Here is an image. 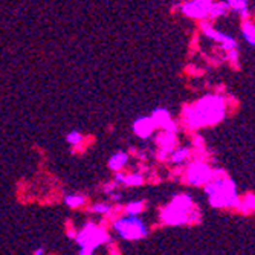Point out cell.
<instances>
[{"instance_id":"obj_30","label":"cell","mask_w":255,"mask_h":255,"mask_svg":"<svg viewBox=\"0 0 255 255\" xmlns=\"http://www.w3.org/2000/svg\"><path fill=\"white\" fill-rule=\"evenodd\" d=\"M205 2H214V0H205Z\"/></svg>"},{"instance_id":"obj_10","label":"cell","mask_w":255,"mask_h":255,"mask_svg":"<svg viewBox=\"0 0 255 255\" xmlns=\"http://www.w3.org/2000/svg\"><path fill=\"white\" fill-rule=\"evenodd\" d=\"M133 133L141 138V139H148L156 130V124L155 121L151 119V116H139L133 121Z\"/></svg>"},{"instance_id":"obj_15","label":"cell","mask_w":255,"mask_h":255,"mask_svg":"<svg viewBox=\"0 0 255 255\" xmlns=\"http://www.w3.org/2000/svg\"><path fill=\"white\" fill-rule=\"evenodd\" d=\"M229 11L237 13L241 18H248L249 16V5L248 0H225Z\"/></svg>"},{"instance_id":"obj_23","label":"cell","mask_w":255,"mask_h":255,"mask_svg":"<svg viewBox=\"0 0 255 255\" xmlns=\"http://www.w3.org/2000/svg\"><path fill=\"white\" fill-rule=\"evenodd\" d=\"M112 205H109V203H104V202H101V203H95L94 207H92V211L96 212V214H110L112 212Z\"/></svg>"},{"instance_id":"obj_11","label":"cell","mask_w":255,"mask_h":255,"mask_svg":"<svg viewBox=\"0 0 255 255\" xmlns=\"http://www.w3.org/2000/svg\"><path fill=\"white\" fill-rule=\"evenodd\" d=\"M115 182L118 185H124V187H141L144 185L145 177L144 175H141V173H130V175H126V173L116 171L115 175Z\"/></svg>"},{"instance_id":"obj_22","label":"cell","mask_w":255,"mask_h":255,"mask_svg":"<svg viewBox=\"0 0 255 255\" xmlns=\"http://www.w3.org/2000/svg\"><path fill=\"white\" fill-rule=\"evenodd\" d=\"M191 145H192V151L196 153H203L207 148V144H205V139H203L200 135H194V138H192L191 141Z\"/></svg>"},{"instance_id":"obj_26","label":"cell","mask_w":255,"mask_h":255,"mask_svg":"<svg viewBox=\"0 0 255 255\" xmlns=\"http://www.w3.org/2000/svg\"><path fill=\"white\" fill-rule=\"evenodd\" d=\"M116 187H119L118 185V183L113 180V182H112V183H106V187H104V192H106V194H112V192H113L115 190H116Z\"/></svg>"},{"instance_id":"obj_4","label":"cell","mask_w":255,"mask_h":255,"mask_svg":"<svg viewBox=\"0 0 255 255\" xmlns=\"http://www.w3.org/2000/svg\"><path fill=\"white\" fill-rule=\"evenodd\" d=\"M112 226H113V231L122 240H127V241L141 240V239L147 237V234H148V228L144 223V220H141L138 216H133V214H127L124 217H118Z\"/></svg>"},{"instance_id":"obj_27","label":"cell","mask_w":255,"mask_h":255,"mask_svg":"<svg viewBox=\"0 0 255 255\" xmlns=\"http://www.w3.org/2000/svg\"><path fill=\"white\" fill-rule=\"evenodd\" d=\"M95 251L94 249H89V248H81L80 249V255H92Z\"/></svg>"},{"instance_id":"obj_12","label":"cell","mask_w":255,"mask_h":255,"mask_svg":"<svg viewBox=\"0 0 255 255\" xmlns=\"http://www.w3.org/2000/svg\"><path fill=\"white\" fill-rule=\"evenodd\" d=\"M156 145L160 150H165L171 153L177 147V133H173V131L167 130H160V133L156 136Z\"/></svg>"},{"instance_id":"obj_6","label":"cell","mask_w":255,"mask_h":255,"mask_svg":"<svg viewBox=\"0 0 255 255\" xmlns=\"http://www.w3.org/2000/svg\"><path fill=\"white\" fill-rule=\"evenodd\" d=\"M214 177V168L208 162L202 159H194L187 164L183 171V180L191 187H203Z\"/></svg>"},{"instance_id":"obj_24","label":"cell","mask_w":255,"mask_h":255,"mask_svg":"<svg viewBox=\"0 0 255 255\" xmlns=\"http://www.w3.org/2000/svg\"><path fill=\"white\" fill-rule=\"evenodd\" d=\"M226 60L232 66H239V49H231V50H226Z\"/></svg>"},{"instance_id":"obj_28","label":"cell","mask_w":255,"mask_h":255,"mask_svg":"<svg viewBox=\"0 0 255 255\" xmlns=\"http://www.w3.org/2000/svg\"><path fill=\"white\" fill-rule=\"evenodd\" d=\"M121 197H122V196L119 194V192H115V191H113V192H112V194H110V199H112V200H119Z\"/></svg>"},{"instance_id":"obj_18","label":"cell","mask_w":255,"mask_h":255,"mask_svg":"<svg viewBox=\"0 0 255 255\" xmlns=\"http://www.w3.org/2000/svg\"><path fill=\"white\" fill-rule=\"evenodd\" d=\"M228 11H229V8H228L226 2H212L211 8H209L208 18H219L222 16H225Z\"/></svg>"},{"instance_id":"obj_8","label":"cell","mask_w":255,"mask_h":255,"mask_svg":"<svg viewBox=\"0 0 255 255\" xmlns=\"http://www.w3.org/2000/svg\"><path fill=\"white\" fill-rule=\"evenodd\" d=\"M211 3L212 2H205V0H188V2L182 3L179 9L185 17L203 20V18H208Z\"/></svg>"},{"instance_id":"obj_7","label":"cell","mask_w":255,"mask_h":255,"mask_svg":"<svg viewBox=\"0 0 255 255\" xmlns=\"http://www.w3.org/2000/svg\"><path fill=\"white\" fill-rule=\"evenodd\" d=\"M200 29L202 32L205 37H208L209 40H212V42H216L220 45V48L225 50H231V49H237V42L234 40V37L222 32V31H217L216 28H214L209 22H207V18L200 20Z\"/></svg>"},{"instance_id":"obj_19","label":"cell","mask_w":255,"mask_h":255,"mask_svg":"<svg viewBox=\"0 0 255 255\" xmlns=\"http://www.w3.org/2000/svg\"><path fill=\"white\" fill-rule=\"evenodd\" d=\"M64 203L69 208H81L86 205V197L81 194H67L64 196Z\"/></svg>"},{"instance_id":"obj_25","label":"cell","mask_w":255,"mask_h":255,"mask_svg":"<svg viewBox=\"0 0 255 255\" xmlns=\"http://www.w3.org/2000/svg\"><path fill=\"white\" fill-rule=\"evenodd\" d=\"M168 158H170V153H168V151L158 148V151H156V159H158V160H160V162H168Z\"/></svg>"},{"instance_id":"obj_21","label":"cell","mask_w":255,"mask_h":255,"mask_svg":"<svg viewBox=\"0 0 255 255\" xmlns=\"http://www.w3.org/2000/svg\"><path fill=\"white\" fill-rule=\"evenodd\" d=\"M66 141H67V144H70L72 147H77V145H80L81 142L84 141V136L81 135L80 131L72 130V131H69V133L66 135Z\"/></svg>"},{"instance_id":"obj_16","label":"cell","mask_w":255,"mask_h":255,"mask_svg":"<svg viewBox=\"0 0 255 255\" xmlns=\"http://www.w3.org/2000/svg\"><path fill=\"white\" fill-rule=\"evenodd\" d=\"M237 211L241 214H251L255 212V192H248L243 197H240V203Z\"/></svg>"},{"instance_id":"obj_13","label":"cell","mask_w":255,"mask_h":255,"mask_svg":"<svg viewBox=\"0 0 255 255\" xmlns=\"http://www.w3.org/2000/svg\"><path fill=\"white\" fill-rule=\"evenodd\" d=\"M191 155H192V150L190 147H176L170 153L168 164L176 167H183L190 160Z\"/></svg>"},{"instance_id":"obj_2","label":"cell","mask_w":255,"mask_h":255,"mask_svg":"<svg viewBox=\"0 0 255 255\" xmlns=\"http://www.w3.org/2000/svg\"><path fill=\"white\" fill-rule=\"evenodd\" d=\"M209 205L217 209H237L240 196L237 185L225 170L214 168V177L203 185Z\"/></svg>"},{"instance_id":"obj_14","label":"cell","mask_w":255,"mask_h":255,"mask_svg":"<svg viewBox=\"0 0 255 255\" xmlns=\"http://www.w3.org/2000/svg\"><path fill=\"white\" fill-rule=\"evenodd\" d=\"M127 162H128V155L126 151H116L113 153L110 158H109V162H107V167L109 170L112 171H121L122 168H124L127 165Z\"/></svg>"},{"instance_id":"obj_1","label":"cell","mask_w":255,"mask_h":255,"mask_svg":"<svg viewBox=\"0 0 255 255\" xmlns=\"http://www.w3.org/2000/svg\"><path fill=\"white\" fill-rule=\"evenodd\" d=\"M228 113V99L220 94H208L199 98L194 104L182 107L180 121L185 128L197 131L203 127L217 126Z\"/></svg>"},{"instance_id":"obj_17","label":"cell","mask_w":255,"mask_h":255,"mask_svg":"<svg viewBox=\"0 0 255 255\" xmlns=\"http://www.w3.org/2000/svg\"><path fill=\"white\" fill-rule=\"evenodd\" d=\"M241 35L246 40V43H249L251 46H255V23H252L248 18H243Z\"/></svg>"},{"instance_id":"obj_5","label":"cell","mask_w":255,"mask_h":255,"mask_svg":"<svg viewBox=\"0 0 255 255\" xmlns=\"http://www.w3.org/2000/svg\"><path fill=\"white\" fill-rule=\"evenodd\" d=\"M110 237L106 231L104 226H99L94 222L86 223V226L81 229L80 232H77L75 236V241L80 248H89V249H96L101 244L109 243Z\"/></svg>"},{"instance_id":"obj_9","label":"cell","mask_w":255,"mask_h":255,"mask_svg":"<svg viewBox=\"0 0 255 255\" xmlns=\"http://www.w3.org/2000/svg\"><path fill=\"white\" fill-rule=\"evenodd\" d=\"M151 119L155 121L156 128L173 131V133H177V130H179L177 122L171 118L170 112L167 109H164V107L155 109V110H153V113H151Z\"/></svg>"},{"instance_id":"obj_29","label":"cell","mask_w":255,"mask_h":255,"mask_svg":"<svg viewBox=\"0 0 255 255\" xmlns=\"http://www.w3.org/2000/svg\"><path fill=\"white\" fill-rule=\"evenodd\" d=\"M45 252H46V251H45V249H37V251H35V252H34V254H35V255H43V254H45Z\"/></svg>"},{"instance_id":"obj_3","label":"cell","mask_w":255,"mask_h":255,"mask_svg":"<svg viewBox=\"0 0 255 255\" xmlns=\"http://www.w3.org/2000/svg\"><path fill=\"white\" fill-rule=\"evenodd\" d=\"M160 222L167 226L196 225L200 222L202 214L194 200L187 192H180L171 199V202L160 211Z\"/></svg>"},{"instance_id":"obj_20","label":"cell","mask_w":255,"mask_h":255,"mask_svg":"<svg viewBox=\"0 0 255 255\" xmlns=\"http://www.w3.org/2000/svg\"><path fill=\"white\" fill-rule=\"evenodd\" d=\"M145 208V202H142V200H135V202H130L126 205L124 211L127 214H133V216H139V214L144 211Z\"/></svg>"}]
</instances>
